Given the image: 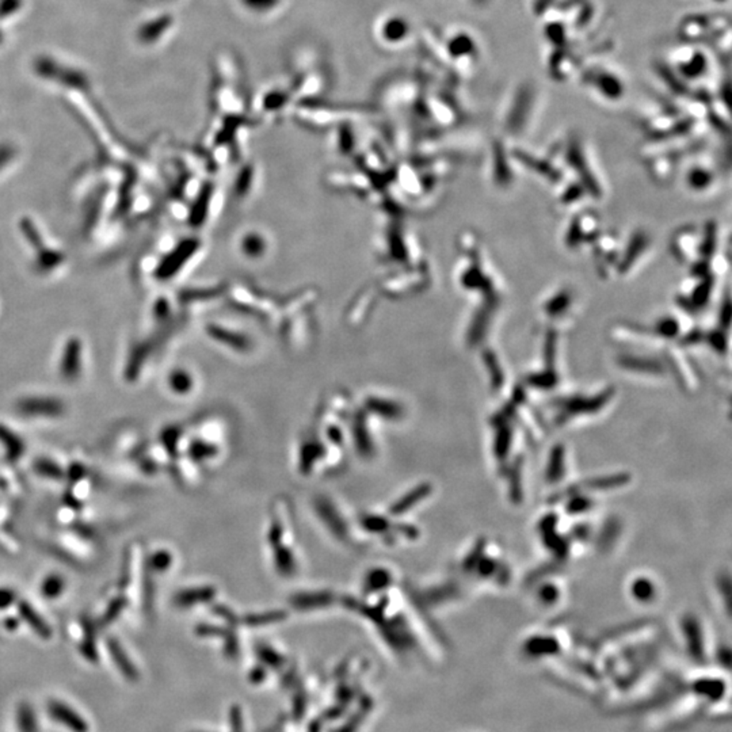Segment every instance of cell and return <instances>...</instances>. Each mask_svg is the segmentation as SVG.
<instances>
[{
  "label": "cell",
  "mask_w": 732,
  "mask_h": 732,
  "mask_svg": "<svg viewBox=\"0 0 732 732\" xmlns=\"http://www.w3.org/2000/svg\"><path fill=\"white\" fill-rule=\"evenodd\" d=\"M568 301H571V297L567 292H560V294H556L549 301H546V314H549L551 316H558V314L563 312L568 306Z\"/></svg>",
  "instance_id": "cell-16"
},
{
  "label": "cell",
  "mask_w": 732,
  "mask_h": 732,
  "mask_svg": "<svg viewBox=\"0 0 732 732\" xmlns=\"http://www.w3.org/2000/svg\"><path fill=\"white\" fill-rule=\"evenodd\" d=\"M0 441L4 443V448H7V452L10 457L18 458L19 454L24 451V443L18 438L9 428L0 427Z\"/></svg>",
  "instance_id": "cell-12"
},
{
  "label": "cell",
  "mask_w": 732,
  "mask_h": 732,
  "mask_svg": "<svg viewBox=\"0 0 732 732\" xmlns=\"http://www.w3.org/2000/svg\"><path fill=\"white\" fill-rule=\"evenodd\" d=\"M719 1H723V0H719Z\"/></svg>",
  "instance_id": "cell-21"
},
{
  "label": "cell",
  "mask_w": 732,
  "mask_h": 732,
  "mask_svg": "<svg viewBox=\"0 0 732 732\" xmlns=\"http://www.w3.org/2000/svg\"><path fill=\"white\" fill-rule=\"evenodd\" d=\"M448 49L449 56H453L454 60L466 61V67H473L480 57L479 45L476 44L475 39L469 36L466 31H461L452 39L448 41Z\"/></svg>",
  "instance_id": "cell-3"
},
{
  "label": "cell",
  "mask_w": 732,
  "mask_h": 732,
  "mask_svg": "<svg viewBox=\"0 0 732 732\" xmlns=\"http://www.w3.org/2000/svg\"><path fill=\"white\" fill-rule=\"evenodd\" d=\"M380 36L383 41H386L388 45H398L406 39H408L410 27L408 24L401 19L400 16H392L386 18V21L380 26Z\"/></svg>",
  "instance_id": "cell-7"
},
{
  "label": "cell",
  "mask_w": 732,
  "mask_h": 732,
  "mask_svg": "<svg viewBox=\"0 0 732 732\" xmlns=\"http://www.w3.org/2000/svg\"><path fill=\"white\" fill-rule=\"evenodd\" d=\"M48 712L56 721L66 726L68 730H72L74 732L89 731V724L86 723V720L80 718L78 712H75L72 708H69L61 701H51V704L48 706Z\"/></svg>",
  "instance_id": "cell-6"
},
{
  "label": "cell",
  "mask_w": 732,
  "mask_h": 732,
  "mask_svg": "<svg viewBox=\"0 0 732 732\" xmlns=\"http://www.w3.org/2000/svg\"><path fill=\"white\" fill-rule=\"evenodd\" d=\"M674 64L679 75L689 80H701L711 72V59L703 51L693 48L677 49L674 54Z\"/></svg>",
  "instance_id": "cell-2"
},
{
  "label": "cell",
  "mask_w": 732,
  "mask_h": 732,
  "mask_svg": "<svg viewBox=\"0 0 732 732\" xmlns=\"http://www.w3.org/2000/svg\"><path fill=\"white\" fill-rule=\"evenodd\" d=\"M18 716H19L18 723H19L21 732H37V721L34 718V713L31 712V709L29 706L21 708Z\"/></svg>",
  "instance_id": "cell-17"
},
{
  "label": "cell",
  "mask_w": 732,
  "mask_h": 732,
  "mask_svg": "<svg viewBox=\"0 0 732 732\" xmlns=\"http://www.w3.org/2000/svg\"><path fill=\"white\" fill-rule=\"evenodd\" d=\"M647 244H648V238L641 234H636L631 239L628 247H626V256H623L621 265L618 267V270H621L620 273H623V270H626V267H629L631 264L636 262V259L644 251V249H647Z\"/></svg>",
  "instance_id": "cell-10"
},
{
  "label": "cell",
  "mask_w": 732,
  "mask_h": 732,
  "mask_svg": "<svg viewBox=\"0 0 732 732\" xmlns=\"http://www.w3.org/2000/svg\"><path fill=\"white\" fill-rule=\"evenodd\" d=\"M475 1H478L479 4H486L488 0H475Z\"/></svg>",
  "instance_id": "cell-20"
},
{
  "label": "cell",
  "mask_w": 732,
  "mask_h": 732,
  "mask_svg": "<svg viewBox=\"0 0 732 732\" xmlns=\"http://www.w3.org/2000/svg\"><path fill=\"white\" fill-rule=\"evenodd\" d=\"M64 590V581L59 575L48 576L42 583V594L46 598H57Z\"/></svg>",
  "instance_id": "cell-15"
},
{
  "label": "cell",
  "mask_w": 732,
  "mask_h": 732,
  "mask_svg": "<svg viewBox=\"0 0 732 732\" xmlns=\"http://www.w3.org/2000/svg\"><path fill=\"white\" fill-rule=\"evenodd\" d=\"M581 81L587 90L606 102L621 101L626 95V79L609 66H590L583 69Z\"/></svg>",
  "instance_id": "cell-1"
},
{
  "label": "cell",
  "mask_w": 732,
  "mask_h": 732,
  "mask_svg": "<svg viewBox=\"0 0 732 732\" xmlns=\"http://www.w3.org/2000/svg\"><path fill=\"white\" fill-rule=\"evenodd\" d=\"M655 334L658 338H676L679 335V323L676 318L666 316L655 324Z\"/></svg>",
  "instance_id": "cell-13"
},
{
  "label": "cell",
  "mask_w": 732,
  "mask_h": 732,
  "mask_svg": "<svg viewBox=\"0 0 732 732\" xmlns=\"http://www.w3.org/2000/svg\"><path fill=\"white\" fill-rule=\"evenodd\" d=\"M519 98H521V99H518V102L516 101V102L511 105L510 113H508V116H507V126H508L510 129H516V131H514V134H516V132H519V131L522 129V126H523V125H525V122H526L525 119H528V117L531 116V113H532V109H531L532 102H531V99H529V98H531V94H529V91L526 90V91L519 94Z\"/></svg>",
  "instance_id": "cell-8"
},
{
  "label": "cell",
  "mask_w": 732,
  "mask_h": 732,
  "mask_svg": "<svg viewBox=\"0 0 732 732\" xmlns=\"http://www.w3.org/2000/svg\"><path fill=\"white\" fill-rule=\"evenodd\" d=\"M81 353H83V347H81L79 339H76V338L68 339L67 344L64 346V351H63L61 364H60L61 376L68 381H72L79 376L80 368H81Z\"/></svg>",
  "instance_id": "cell-5"
},
{
  "label": "cell",
  "mask_w": 732,
  "mask_h": 732,
  "mask_svg": "<svg viewBox=\"0 0 732 732\" xmlns=\"http://www.w3.org/2000/svg\"><path fill=\"white\" fill-rule=\"evenodd\" d=\"M109 651H110L111 658L114 659L116 665H117V667L120 668L121 673L129 679L136 678L137 671H136V668H134V663L131 662V659L128 658V655L124 653L122 647H121L120 644H119L116 640H110V641H109Z\"/></svg>",
  "instance_id": "cell-9"
},
{
  "label": "cell",
  "mask_w": 732,
  "mask_h": 732,
  "mask_svg": "<svg viewBox=\"0 0 732 732\" xmlns=\"http://www.w3.org/2000/svg\"><path fill=\"white\" fill-rule=\"evenodd\" d=\"M49 466H51V463H48V461H46V463H42V461H40V463L37 464V471L41 472V473H44V475H48V473H49L51 476H59V475H61V471H59V468H57V466H52V468H49Z\"/></svg>",
  "instance_id": "cell-18"
},
{
  "label": "cell",
  "mask_w": 732,
  "mask_h": 732,
  "mask_svg": "<svg viewBox=\"0 0 732 732\" xmlns=\"http://www.w3.org/2000/svg\"><path fill=\"white\" fill-rule=\"evenodd\" d=\"M21 614L25 617L27 623L34 628V631H37L42 636H48L51 633L46 624L41 620L40 616L31 609L30 605H21Z\"/></svg>",
  "instance_id": "cell-14"
},
{
  "label": "cell",
  "mask_w": 732,
  "mask_h": 732,
  "mask_svg": "<svg viewBox=\"0 0 732 732\" xmlns=\"http://www.w3.org/2000/svg\"><path fill=\"white\" fill-rule=\"evenodd\" d=\"M14 601V594L10 590H0V609L7 608Z\"/></svg>",
  "instance_id": "cell-19"
},
{
  "label": "cell",
  "mask_w": 732,
  "mask_h": 732,
  "mask_svg": "<svg viewBox=\"0 0 732 732\" xmlns=\"http://www.w3.org/2000/svg\"><path fill=\"white\" fill-rule=\"evenodd\" d=\"M686 182H688V186L692 187L697 191L706 190L708 187L712 186L713 173L703 166H694L688 171Z\"/></svg>",
  "instance_id": "cell-11"
},
{
  "label": "cell",
  "mask_w": 732,
  "mask_h": 732,
  "mask_svg": "<svg viewBox=\"0 0 732 732\" xmlns=\"http://www.w3.org/2000/svg\"><path fill=\"white\" fill-rule=\"evenodd\" d=\"M18 410L27 416H59L64 413V404L54 398L34 396L21 400Z\"/></svg>",
  "instance_id": "cell-4"
}]
</instances>
